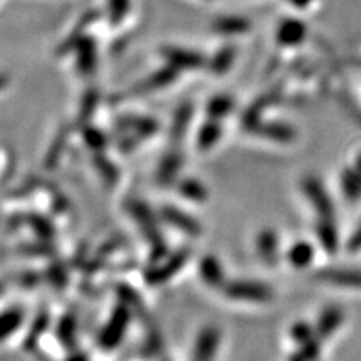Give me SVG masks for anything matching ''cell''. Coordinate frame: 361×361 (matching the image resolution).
I'll return each mask as SVG.
<instances>
[{
	"label": "cell",
	"instance_id": "obj_13",
	"mask_svg": "<svg viewBox=\"0 0 361 361\" xmlns=\"http://www.w3.org/2000/svg\"><path fill=\"white\" fill-rule=\"evenodd\" d=\"M219 134H221V129L218 127L216 124H208L206 127L201 131V136H199V144L201 146H211L212 142H216L219 138Z\"/></svg>",
	"mask_w": 361,
	"mask_h": 361
},
{
	"label": "cell",
	"instance_id": "obj_5",
	"mask_svg": "<svg viewBox=\"0 0 361 361\" xmlns=\"http://www.w3.org/2000/svg\"><path fill=\"white\" fill-rule=\"evenodd\" d=\"M24 323V311L18 308L0 311V343L9 340Z\"/></svg>",
	"mask_w": 361,
	"mask_h": 361
},
{
	"label": "cell",
	"instance_id": "obj_6",
	"mask_svg": "<svg viewBox=\"0 0 361 361\" xmlns=\"http://www.w3.org/2000/svg\"><path fill=\"white\" fill-rule=\"evenodd\" d=\"M77 49V66L81 72H90L96 66V42L90 37H81L77 44L74 45Z\"/></svg>",
	"mask_w": 361,
	"mask_h": 361
},
{
	"label": "cell",
	"instance_id": "obj_16",
	"mask_svg": "<svg viewBox=\"0 0 361 361\" xmlns=\"http://www.w3.org/2000/svg\"><path fill=\"white\" fill-rule=\"evenodd\" d=\"M166 218L169 219V221H173V223H182V226H188V229H189V233H191V231H195V224H192L191 219H186V218H182L181 216V212L179 211H176V209H171V211H167V214H166Z\"/></svg>",
	"mask_w": 361,
	"mask_h": 361
},
{
	"label": "cell",
	"instance_id": "obj_3",
	"mask_svg": "<svg viewBox=\"0 0 361 361\" xmlns=\"http://www.w3.org/2000/svg\"><path fill=\"white\" fill-rule=\"evenodd\" d=\"M212 29L223 36H239V34L248 32L251 29V22L246 17H239V15H221L212 22Z\"/></svg>",
	"mask_w": 361,
	"mask_h": 361
},
{
	"label": "cell",
	"instance_id": "obj_8",
	"mask_svg": "<svg viewBox=\"0 0 361 361\" xmlns=\"http://www.w3.org/2000/svg\"><path fill=\"white\" fill-rule=\"evenodd\" d=\"M234 57H236V51H234L233 47H224L214 55V59L211 60L209 69H211L212 72H216V74H224V72L231 67Z\"/></svg>",
	"mask_w": 361,
	"mask_h": 361
},
{
	"label": "cell",
	"instance_id": "obj_17",
	"mask_svg": "<svg viewBox=\"0 0 361 361\" xmlns=\"http://www.w3.org/2000/svg\"><path fill=\"white\" fill-rule=\"evenodd\" d=\"M288 2H290L292 7H296V9H305L313 0H288Z\"/></svg>",
	"mask_w": 361,
	"mask_h": 361
},
{
	"label": "cell",
	"instance_id": "obj_12",
	"mask_svg": "<svg viewBox=\"0 0 361 361\" xmlns=\"http://www.w3.org/2000/svg\"><path fill=\"white\" fill-rule=\"evenodd\" d=\"M233 109V101L229 97H214L211 102H209L208 111L211 116L214 117H221L224 114H227Z\"/></svg>",
	"mask_w": 361,
	"mask_h": 361
},
{
	"label": "cell",
	"instance_id": "obj_10",
	"mask_svg": "<svg viewBox=\"0 0 361 361\" xmlns=\"http://www.w3.org/2000/svg\"><path fill=\"white\" fill-rule=\"evenodd\" d=\"M125 325H127V318L121 316V313H117L116 316H114V320H112L111 325H109V328L105 329L104 345H114V343H116V341L119 340L121 336H123V332H124Z\"/></svg>",
	"mask_w": 361,
	"mask_h": 361
},
{
	"label": "cell",
	"instance_id": "obj_2",
	"mask_svg": "<svg viewBox=\"0 0 361 361\" xmlns=\"http://www.w3.org/2000/svg\"><path fill=\"white\" fill-rule=\"evenodd\" d=\"M305 37L306 25L299 18H284L276 29V40L283 45H298Z\"/></svg>",
	"mask_w": 361,
	"mask_h": 361
},
{
	"label": "cell",
	"instance_id": "obj_15",
	"mask_svg": "<svg viewBox=\"0 0 361 361\" xmlns=\"http://www.w3.org/2000/svg\"><path fill=\"white\" fill-rule=\"evenodd\" d=\"M275 248H276V241L273 238L271 233H264L263 236L260 238V251L263 253V256H271L275 254Z\"/></svg>",
	"mask_w": 361,
	"mask_h": 361
},
{
	"label": "cell",
	"instance_id": "obj_4",
	"mask_svg": "<svg viewBox=\"0 0 361 361\" xmlns=\"http://www.w3.org/2000/svg\"><path fill=\"white\" fill-rule=\"evenodd\" d=\"M226 291L231 298L246 299V301H264V299H268V296H269L268 290H266L264 286H261V284H256V283L254 284L253 283L231 284Z\"/></svg>",
	"mask_w": 361,
	"mask_h": 361
},
{
	"label": "cell",
	"instance_id": "obj_1",
	"mask_svg": "<svg viewBox=\"0 0 361 361\" xmlns=\"http://www.w3.org/2000/svg\"><path fill=\"white\" fill-rule=\"evenodd\" d=\"M162 57L167 60V66H173L177 71L201 69L204 66V62H206L204 57L197 54V52L181 47H173V45L162 49Z\"/></svg>",
	"mask_w": 361,
	"mask_h": 361
},
{
	"label": "cell",
	"instance_id": "obj_14",
	"mask_svg": "<svg viewBox=\"0 0 361 361\" xmlns=\"http://www.w3.org/2000/svg\"><path fill=\"white\" fill-rule=\"evenodd\" d=\"M310 260H311V248L310 246L299 245V246H296V248H292V251H291L292 263L301 266V264H306Z\"/></svg>",
	"mask_w": 361,
	"mask_h": 361
},
{
	"label": "cell",
	"instance_id": "obj_18",
	"mask_svg": "<svg viewBox=\"0 0 361 361\" xmlns=\"http://www.w3.org/2000/svg\"><path fill=\"white\" fill-rule=\"evenodd\" d=\"M71 361H86V358H82V356H77V358H72Z\"/></svg>",
	"mask_w": 361,
	"mask_h": 361
},
{
	"label": "cell",
	"instance_id": "obj_9",
	"mask_svg": "<svg viewBox=\"0 0 361 361\" xmlns=\"http://www.w3.org/2000/svg\"><path fill=\"white\" fill-rule=\"evenodd\" d=\"M131 9V0H108V17L111 24H121Z\"/></svg>",
	"mask_w": 361,
	"mask_h": 361
},
{
	"label": "cell",
	"instance_id": "obj_19",
	"mask_svg": "<svg viewBox=\"0 0 361 361\" xmlns=\"http://www.w3.org/2000/svg\"><path fill=\"white\" fill-rule=\"evenodd\" d=\"M3 290H5V288H3V284H2V283H0V296H2V292H3Z\"/></svg>",
	"mask_w": 361,
	"mask_h": 361
},
{
	"label": "cell",
	"instance_id": "obj_7",
	"mask_svg": "<svg viewBox=\"0 0 361 361\" xmlns=\"http://www.w3.org/2000/svg\"><path fill=\"white\" fill-rule=\"evenodd\" d=\"M216 347H218V333L209 329L204 332L203 336L199 338V343L196 348V361H209L212 358V355L216 353Z\"/></svg>",
	"mask_w": 361,
	"mask_h": 361
},
{
	"label": "cell",
	"instance_id": "obj_11",
	"mask_svg": "<svg viewBox=\"0 0 361 361\" xmlns=\"http://www.w3.org/2000/svg\"><path fill=\"white\" fill-rule=\"evenodd\" d=\"M201 273H203V278L206 279L208 283H211V284L221 283L223 273H221V268H219L218 261L216 260H211V258L204 260L203 266H201Z\"/></svg>",
	"mask_w": 361,
	"mask_h": 361
}]
</instances>
